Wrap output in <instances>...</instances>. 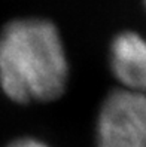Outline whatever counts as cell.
Segmentation results:
<instances>
[{"label":"cell","instance_id":"obj_5","mask_svg":"<svg viewBox=\"0 0 146 147\" xmlns=\"http://www.w3.org/2000/svg\"><path fill=\"white\" fill-rule=\"evenodd\" d=\"M142 6H143V11L146 13V0H142Z\"/></svg>","mask_w":146,"mask_h":147},{"label":"cell","instance_id":"obj_4","mask_svg":"<svg viewBox=\"0 0 146 147\" xmlns=\"http://www.w3.org/2000/svg\"><path fill=\"white\" fill-rule=\"evenodd\" d=\"M0 147H58L51 138L39 132H21L6 140Z\"/></svg>","mask_w":146,"mask_h":147},{"label":"cell","instance_id":"obj_2","mask_svg":"<svg viewBox=\"0 0 146 147\" xmlns=\"http://www.w3.org/2000/svg\"><path fill=\"white\" fill-rule=\"evenodd\" d=\"M92 147H146V94L110 88L91 119Z\"/></svg>","mask_w":146,"mask_h":147},{"label":"cell","instance_id":"obj_3","mask_svg":"<svg viewBox=\"0 0 146 147\" xmlns=\"http://www.w3.org/2000/svg\"><path fill=\"white\" fill-rule=\"evenodd\" d=\"M105 68L112 86L146 94V33L133 27L116 30L105 46Z\"/></svg>","mask_w":146,"mask_h":147},{"label":"cell","instance_id":"obj_1","mask_svg":"<svg viewBox=\"0 0 146 147\" xmlns=\"http://www.w3.org/2000/svg\"><path fill=\"white\" fill-rule=\"evenodd\" d=\"M75 64L60 25L20 15L0 27V95L20 109L48 107L72 89Z\"/></svg>","mask_w":146,"mask_h":147}]
</instances>
